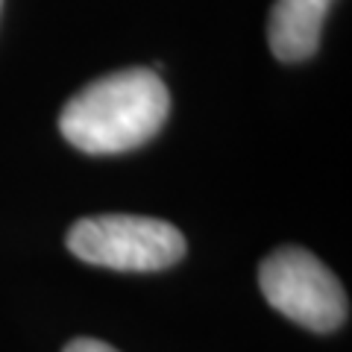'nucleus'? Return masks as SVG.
I'll use <instances>...</instances> for the list:
<instances>
[{
    "instance_id": "5",
    "label": "nucleus",
    "mask_w": 352,
    "mask_h": 352,
    "mask_svg": "<svg viewBox=\"0 0 352 352\" xmlns=\"http://www.w3.org/2000/svg\"><path fill=\"white\" fill-rule=\"evenodd\" d=\"M62 352H118V349L103 344V340H94V338H76Z\"/></svg>"
},
{
    "instance_id": "1",
    "label": "nucleus",
    "mask_w": 352,
    "mask_h": 352,
    "mask_svg": "<svg viewBox=\"0 0 352 352\" xmlns=\"http://www.w3.org/2000/svg\"><path fill=\"white\" fill-rule=\"evenodd\" d=\"M170 112V94L150 68H126L80 88L59 115L62 135L91 156L126 153L156 135Z\"/></svg>"
},
{
    "instance_id": "2",
    "label": "nucleus",
    "mask_w": 352,
    "mask_h": 352,
    "mask_svg": "<svg viewBox=\"0 0 352 352\" xmlns=\"http://www.w3.org/2000/svg\"><path fill=\"white\" fill-rule=\"evenodd\" d=\"M65 244L80 261L109 270H164L185 256V238L168 220L138 214L82 217L68 229Z\"/></svg>"
},
{
    "instance_id": "3",
    "label": "nucleus",
    "mask_w": 352,
    "mask_h": 352,
    "mask_svg": "<svg viewBox=\"0 0 352 352\" xmlns=\"http://www.w3.org/2000/svg\"><path fill=\"white\" fill-rule=\"evenodd\" d=\"M261 294L276 311L311 332H335L346 323L349 302L340 279L302 247H282L258 267Z\"/></svg>"
},
{
    "instance_id": "4",
    "label": "nucleus",
    "mask_w": 352,
    "mask_h": 352,
    "mask_svg": "<svg viewBox=\"0 0 352 352\" xmlns=\"http://www.w3.org/2000/svg\"><path fill=\"white\" fill-rule=\"evenodd\" d=\"M332 0H276L267 21V44L282 62H302L317 50Z\"/></svg>"
}]
</instances>
